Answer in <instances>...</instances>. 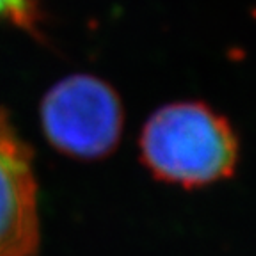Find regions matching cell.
<instances>
[{
  "label": "cell",
  "mask_w": 256,
  "mask_h": 256,
  "mask_svg": "<svg viewBox=\"0 0 256 256\" xmlns=\"http://www.w3.org/2000/svg\"><path fill=\"white\" fill-rule=\"evenodd\" d=\"M0 20L40 36L43 22L41 0H0Z\"/></svg>",
  "instance_id": "obj_4"
},
{
  "label": "cell",
  "mask_w": 256,
  "mask_h": 256,
  "mask_svg": "<svg viewBox=\"0 0 256 256\" xmlns=\"http://www.w3.org/2000/svg\"><path fill=\"white\" fill-rule=\"evenodd\" d=\"M41 123L57 152L73 158L98 160L120 144L124 110L107 82L92 75H73L44 94Z\"/></svg>",
  "instance_id": "obj_2"
},
{
  "label": "cell",
  "mask_w": 256,
  "mask_h": 256,
  "mask_svg": "<svg viewBox=\"0 0 256 256\" xmlns=\"http://www.w3.org/2000/svg\"><path fill=\"white\" fill-rule=\"evenodd\" d=\"M140 156L156 180L200 188L235 172L238 139L208 105L180 102L158 108L144 124Z\"/></svg>",
  "instance_id": "obj_1"
},
{
  "label": "cell",
  "mask_w": 256,
  "mask_h": 256,
  "mask_svg": "<svg viewBox=\"0 0 256 256\" xmlns=\"http://www.w3.org/2000/svg\"><path fill=\"white\" fill-rule=\"evenodd\" d=\"M40 208L34 155L0 108V256H34Z\"/></svg>",
  "instance_id": "obj_3"
}]
</instances>
